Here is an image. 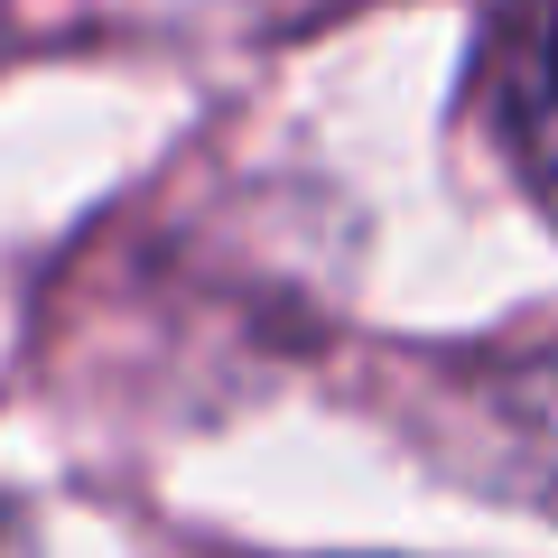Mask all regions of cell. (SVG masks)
<instances>
[{
    "instance_id": "6da1fadb",
    "label": "cell",
    "mask_w": 558,
    "mask_h": 558,
    "mask_svg": "<svg viewBox=\"0 0 558 558\" xmlns=\"http://www.w3.org/2000/svg\"><path fill=\"white\" fill-rule=\"evenodd\" d=\"M447 438H475L457 457L465 484L521 494L558 521V354H521V363L447 381L438 410H428V447Z\"/></svg>"
},
{
    "instance_id": "7a4b0ae2",
    "label": "cell",
    "mask_w": 558,
    "mask_h": 558,
    "mask_svg": "<svg viewBox=\"0 0 558 558\" xmlns=\"http://www.w3.org/2000/svg\"><path fill=\"white\" fill-rule=\"evenodd\" d=\"M475 121L502 178L558 223V0H502L475 38Z\"/></svg>"
},
{
    "instance_id": "3957f363",
    "label": "cell",
    "mask_w": 558,
    "mask_h": 558,
    "mask_svg": "<svg viewBox=\"0 0 558 558\" xmlns=\"http://www.w3.org/2000/svg\"><path fill=\"white\" fill-rule=\"evenodd\" d=\"M0 558H28V539H20V521H10V502H0Z\"/></svg>"
}]
</instances>
